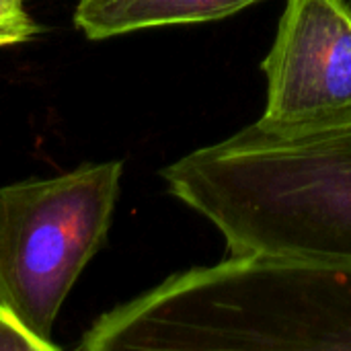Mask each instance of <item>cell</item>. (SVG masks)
Masks as SVG:
<instances>
[{
  "label": "cell",
  "instance_id": "cell-5",
  "mask_svg": "<svg viewBox=\"0 0 351 351\" xmlns=\"http://www.w3.org/2000/svg\"><path fill=\"white\" fill-rule=\"evenodd\" d=\"M261 0H80L76 27L90 39H107L138 29L210 23Z\"/></svg>",
  "mask_w": 351,
  "mask_h": 351
},
{
  "label": "cell",
  "instance_id": "cell-8",
  "mask_svg": "<svg viewBox=\"0 0 351 351\" xmlns=\"http://www.w3.org/2000/svg\"><path fill=\"white\" fill-rule=\"evenodd\" d=\"M16 2H25V0H16Z\"/></svg>",
  "mask_w": 351,
  "mask_h": 351
},
{
  "label": "cell",
  "instance_id": "cell-1",
  "mask_svg": "<svg viewBox=\"0 0 351 351\" xmlns=\"http://www.w3.org/2000/svg\"><path fill=\"white\" fill-rule=\"evenodd\" d=\"M232 255L351 265V107L298 125L255 121L160 171Z\"/></svg>",
  "mask_w": 351,
  "mask_h": 351
},
{
  "label": "cell",
  "instance_id": "cell-7",
  "mask_svg": "<svg viewBox=\"0 0 351 351\" xmlns=\"http://www.w3.org/2000/svg\"><path fill=\"white\" fill-rule=\"evenodd\" d=\"M58 346H49L27 331L2 304H0V351H56Z\"/></svg>",
  "mask_w": 351,
  "mask_h": 351
},
{
  "label": "cell",
  "instance_id": "cell-2",
  "mask_svg": "<svg viewBox=\"0 0 351 351\" xmlns=\"http://www.w3.org/2000/svg\"><path fill=\"white\" fill-rule=\"evenodd\" d=\"M78 350L351 351V265L232 255L105 313Z\"/></svg>",
  "mask_w": 351,
  "mask_h": 351
},
{
  "label": "cell",
  "instance_id": "cell-3",
  "mask_svg": "<svg viewBox=\"0 0 351 351\" xmlns=\"http://www.w3.org/2000/svg\"><path fill=\"white\" fill-rule=\"evenodd\" d=\"M119 160L0 189V304L51 343L58 313L111 226Z\"/></svg>",
  "mask_w": 351,
  "mask_h": 351
},
{
  "label": "cell",
  "instance_id": "cell-4",
  "mask_svg": "<svg viewBox=\"0 0 351 351\" xmlns=\"http://www.w3.org/2000/svg\"><path fill=\"white\" fill-rule=\"evenodd\" d=\"M267 78L265 125H298L351 107V8L346 0H286Z\"/></svg>",
  "mask_w": 351,
  "mask_h": 351
},
{
  "label": "cell",
  "instance_id": "cell-6",
  "mask_svg": "<svg viewBox=\"0 0 351 351\" xmlns=\"http://www.w3.org/2000/svg\"><path fill=\"white\" fill-rule=\"evenodd\" d=\"M39 25L27 14L23 2L0 0V45H12L33 39Z\"/></svg>",
  "mask_w": 351,
  "mask_h": 351
}]
</instances>
